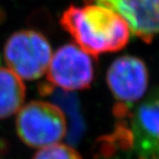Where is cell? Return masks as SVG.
<instances>
[{
	"mask_svg": "<svg viewBox=\"0 0 159 159\" xmlns=\"http://www.w3.org/2000/svg\"><path fill=\"white\" fill-rule=\"evenodd\" d=\"M129 131L132 148L139 157L159 155V87L154 88L140 105L130 110Z\"/></svg>",
	"mask_w": 159,
	"mask_h": 159,
	"instance_id": "cell-6",
	"label": "cell"
},
{
	"mask_svg": "<svg viewBox=\"0 0 159 159\" xmlns=\"http://www.w3.org/2000/svg\"><path fill=\"white\" fill-rule=\"evenodd\" d=\"M118 13L133 36L151 42L159 35V0H89Z\"/></svg>",
	"mask_w": 159,
	"mask_h": 159,
	"instance_id": "cell-7",
	"label": "cell"
},
{
	"mask_svg": "<svg viewBox=\"0 0 159 159\" xmlns=\"http://www.w3.org/2000/svg\"><path fill=\"white\" fill-rule=\"evenodd\" d=\"M92 56L76 44H66L52 56L47 69L51 84L75 91L88 88L94 78Z\"/></svg>",
	"mask_w": 159,
	"mask_h": 159,
	"instance_id": "cell-4",
	"label": "cell"
},
{
	"mask_svg": "<svg viewBox=\"0 0 159 159\" xmlns=\"http://www.w3.org/2000/svg\"><path fill=\"white\" fill-rule=\"evenodd\" d=\"M139 159H159V155H151V156H143Z\"/></svg>",
	"mask_w": 159,
	"mask_h": 159,
	"instance_id": "cell-10",
	"label": "cell"
},
{
	"mask_svg": "<svg viewBox=\"0 0 159 159\" xmlns=\"http://www.w3.org/2000/svg\"><path fill=\"white\" fill-rule=\"evenodd\" d=\"M148 83V68L145 62L136 57H120L107 69V84L118 102L115 107L131 109L144 96Z\"/></svg>",
	"mask_w": 159,
	"mask_h": 159,
	"instance_id": "cell-5",
	"label": "cell"
},
{
	"mask_svg": "<svg viewBox=\"0 0 159 159\" xmlns=\"http://www.w3.org/2000/svg\"><path fill=\"white\" fill-rule=\"evenodd\" d=\"M60 21L78 46L95 58L123 49L130 36L127 21L118 13L94 3L68 7Z\"/></svg>",
	"mask_w": 159,
	"mask_h": 159,
	"instance_id": "cell-1",
	"label": "cell"
},
{
	"mask_svg": "<svg viewBox=\"0 0 159 159\" xmlns=\"http://www.w3.org/2000/svg\"><path fill=\"white\" fill-rule=\"evenodd\" d=\"M33 159H82V157L73 148L58 143L41 148Z\"/></svg>",
	"mask_w": 159,
	"mask_h": 159,
	"instance_id": "cell-9",
	"label": "cell"
},
{
	"mask_svg": "<svg viewBox=\"0 0 159 159\" xmlns=\"http://www.w3.org/2000/svg\"><path fill=\"white\" fill-rule=\"evenodd\" d=\"M16 131L21 141L32 148H45L58 144L67 132L62 110L47 102L33 101L18 111Z\"/></svg>",
	"mask_w": 159,
	"mask_h": 159,
	"instance_id": "cell-2",
	"label": "cell"
},
{
	"mask_svg": "<svg viewBox=\"0 0 159 159\" xmlns=\"http://www.w3.org/2000/svg\"><path fill=\"white\" fill-rule=\"evenodd\" d=\"M52 56V48L47 39L32 30L13 34L4 48L9 68L21 80L28 81L39 79L47 71Z\"/></svg>",
	"mask_w": 159,
	"mask_h": 159,
	"instance_id": "cell-3",
	"label": "cell"
},
{
	"mask_svg": "<svg viewBox=\"0 0 159 159\" xmlns=\"http://www.w3.org/2000/svg\"><path fill=\"white\" fill-rule=\"evenodd\" d=\"M24 99L25 86L22 80L10 68L0 67V119L19 111Z\"/></svg>",
	"mask_w": 159,
	"mask_h": 159,
	"instance_id": "cell-8",
	"label": "cell"
}]
</instances>
